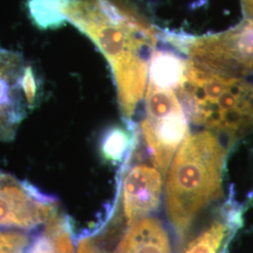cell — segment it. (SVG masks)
Segmentation results:
<instances>
[{
  "instance_id": "7",
  "label": "cell",
  "mask_w": 253,
  "mask_h": 253,
  "mask_svg": "<svg viewBox=\"0 0 253 253\" xmlns=\"http://www.w3.org/2000/svg\"><path fill=\"white\" fill-rule=\"evenodd\" d=\"M35 72L23 54L0 46V141H12L29 109L37 105Z\"/></svg>"
},
{
  "instance_id": "3",
  "label": "cell",
  "mask_w": 253,
  "mask_h": 253,
  "mask_svg": "<svg viewBox=\"0 0 253 253\" xmlns=\"http://www.w3.org/2000/svg\"><path fill=\"white\" fill-rule=\"evenodd\" d=\"M73 228L54 196L0 171V253H74Z\"/></svg>"
},
{
  "instance_id": "14",
  "label": "cell",
  "mask_w": 253,
  "mask_h": 253,
  "mask_svg": "<svg viewBox=\"0 0 253 253\" xmlns=\"http://www.w3.org/2000/svg\"><path fill=\"white\" fill-rule=\"evenodd\" d=\"M245 17L253 20V0H241Z\"/></svg>"
},
{
  "instance_id": "10",
  "label": "cell",
  "mask_w": 253,
  "mask_h": 253,
  "mask_svg": "<svg viewBox=\"0 0 253 253\" xmlns=\"http://www.w3.org/2000/svg\"><path fill=\"white\" fill-rule=\"evenodd\" d=\"M240 223V216L234 209L220 212L201 227L199 231L188 233L182 239L178 253H219L226 244L230 232Z\"/></svg>"
},
{
  "instance_id": "2",
  "label": "cell",
  "mask_w": 253,
  "mask_h": 253,
  "mask_svg": "<svg viewBox=\"0 0 253 253\" xmlns=\"http://www.w3.org/2000/svg\"><path fill=\"white\" fill-rule=\"evenodd\" d=\"M231 145L201 128L189 133L172 158L166 176L165 200L170 223L181 240L196 218L223 192V172Z\"/></svg>"
},
{
  "instance_id": "5",
  "label": "cell",
  "mask_w": 253,
  "mask_h": 253,
  "mask_svg": "<svg viewBox=\"0 0 253 253\" xmlns=\"http://www.w3.org/2000/svg\"><path fill=\"white\" fill-rule=\"evenodd\" d=\"M189 122L176 91L148 82L140 128L145 150L164 176L174 154L190 133Z\"/></svg>"
},
{
  "instance_id": "13",
  "label": "cell",
  "mask_w": 253,
  "mask_h": 253,
  "mask_svg": "<svg viewBox=\"0 0 253 253\" xmlns=\"http://www.w3.org/2000/svg\"><path fill=\"white\" fill-rule=\"evenodd\" d=\"M77 253H106L92 235L80 238L77 244Z\"/></svg>"
},
{
  "instance_id": "1",
  "label": "cell",
  "mask_w": 253,
  "mask_h": 253,
  "mask_svg": "<svg viewBox=\"0 0 253 253\" xmlns=\"http://www.w3.org/2000/svg\"><path fill=\"white\" fill-rule=\"evenodd\" d=\"M27 6L39 28L69 23L96 44L111 68L121 114L130 121L145 99L159 42L151 21L130 0H28Z\"/></svg>"
},
{
  "instance_id": "12",
  "label": "cell",
  "mask_w": 253,
  "mask_h": 253,
  "mask_svg": "<svg viewBox=\"0 0 253 253\" xmlns=\"http://www.w3.org/2000/svg\"><path fill=\"white\" fill-rule=\"evenodd\" d=\"M134 143V134H131L123 127L116 126L104 136L101 150L106 160L113 163H119L127 157Z\"/></svg>"
},
{
  "instance_id": "9",
  "label": "cell",
  "mask_w": 253,
  "mask_h": 253,
  "mask_svg": "<svg viewBox=\"0 0 253 253\" xmlns=\"http://www.w3.org/2000/svg\"><path fill=\"white\" fill-rule=\"evenodd\" d=\"M111 253H172V248L162 221L145 217L128 225Z\"/></svg>"
},
{
  "instance_id": "11",
  "label": "cell",
  "mask_w": 253,
  "mask_h": 253,
  "mask_svg": "<svg viewBox=\"0 0 253 253\" xmlns=\"http://www.w3.org/2000/svg\"><path fill=\"white\" fill-rule=\"evenodd\" d=\"M188 60L167 50L154 51L149 63L148 82L176 90L183 81Z\"/></svg>"
},
{
  "instance_id": "4",
  "label": "cell",
  "mask_w": 253,
  "mask_h": 253,
  "mask_svg": "<svg viewBox=\"0 0 253 253\" xmlns=\"http://www.w3.org/2000/svg\"><path fill=\"white\" fill-rule=\"evenodd\" d=\"M193 124L215 132L232 145L253 131V79L205 70L188 59L176 89Z\"/></svg>"
},
{
  "instance_id": "6",
  "label": "cell",
  "mask_w": 253,
  "mask_h": 253,
  "mask_svg": "<svg viewBox=\"0 0 253 253\" xmlns=\"http://www.w3.org/2000/svg\"><path fill=\"white\" fill-rule=\"evenodd\" d=\"M178 48L193 63L213 73L253 79V20L225 31L178 37Z\"/></svg>"
},
{
  "instance_id": "8",
  "label": "cell",
  "mask_w": 253,
  "mask_h": 253,
  "mask_svg": "<svg viewBox=\"0 0 253 253\" xmlns=\"http://www.w3.org/2000/svg\"><path fill=\"white\" fill-rule=\"evenodd\" d=\"M163 177L153 161H144L131 148L121 172L119 186L121 216L127 225L158 209L163 194Z\"/></svg>"
}]
</instances>
